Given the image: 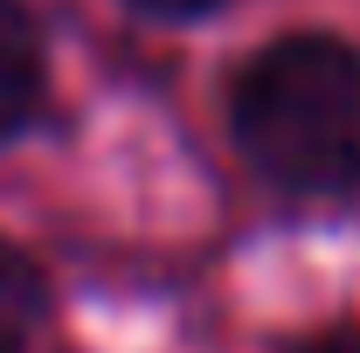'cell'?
<instances>
[{"instance_id": "cell-1", "label": "cell", "mask_w": 360, "mask_h": 353, "mask_svg": "<svg viewBox=\"0 0 360 353\" xmlns=\"http://www.w3.org/2000/svg\"><path fill=\"white\" fill-rule=\"evenodd\" d=\"M243 160L291 201L360 194V49L347 35H277L229 90Z\"/></svg>"}, {"instance_id": "cell-2", "label": "cell", "mask_w": 360, "mask_h": 353, "mask_svg": "<svg viewBox=\"0 0 360 353\" xmlns=\"http://www.w3.org/2000/svg\"><path fill=\"white\" fill-rule=\"evenodd\" d=\"M49 97V49L21 0H0V146L35 132Z\"/></svg>"}, {"instance_id": "cell-3", "label": "cell", "mask_w": 360, "mask_h": 353, "mask_svg": "<svg viewBox=\"0 0 360 353\" xmlns=\"http://www.w3.org/2000/svg\"><path fill=\"white\" fill-rule=\"evenodd\" d=\"M35 326H42V277L0 236V353H28Z\"/></svg>"}, {"instance_id": "cell-4", "label": "cell", "mask_w": 360, "mask_h": 353, "mask_svg": "<svg viewBox=\"0 0 360 353\" xmlns=\"http://www.w3.org/2000/svg\"><path fill=\"white\" fill-rule=\"evenodd\" d=\"M139 14H153V21H201V14H222L229 0H125Z\"/></svg>"}, {"instance_id": "cell-5", "label": "cell", "mask_w": 360, "mask_h": 353, "mask_svg": "<svg viewBox=\"0 0 360 353\" xmlns=\"http://www.w3.org/2000/svg\"><path fill=\"white\" fill-rule=\"evenodd\" d=\"M298 353H360V333H326V340H312Z\"/></svg>"}]
</instances>
